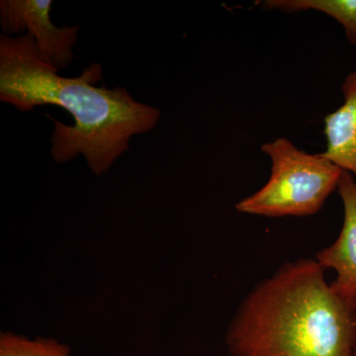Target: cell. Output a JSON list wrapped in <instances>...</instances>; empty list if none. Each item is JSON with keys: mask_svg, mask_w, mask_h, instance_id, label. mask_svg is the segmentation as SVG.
Here are the masks:
<instances>
[{"mask_svg": "<svg viewBox=\"0 0 356 356\" xmlns=\"http://www.w3.org/2000/svg\"><path fill=\"white\" fill-rule=\"evenodd\" d=\"M343 103L325 117V159L356 180V70L344 79Z\"/></svg>", "mask_w": 356, "mask_h": 356, "instance_id": "cell-6", "label": "cell"}, {"mask_svg": "<svg viewBox=\"0 0 356 356\" xmlns=\"http://www.w3.org/2000/svg\"><path fill=\"white\" fill-rule=\"evenodd\" d=\"M324 271L301 259L257 284L229 325L232 356H353V306Z\"/></svg>", "mask_w": 356, "mask_h": 356, "instance_id": "cell-2", "label": "cell"}, {"mask_svg": "<svg viewBox=\"0 0 356 356\" xmlns=\"http://www.w3.org/2000/svg\"><path fill=\"white\" fill-rule=\"evenodd\" d=\"M271 161L268 181L236 204L243 214L281 218L315 215L334 189L343 170L321 154L301 151L286 138L262 145Z\"/></svg>", "mask_w": 356, "mask_h": 356, "instance_id": "cell-3", "label": "cell"}, {"mask_svg": "<svg viewBox=\"0 0 356 356\" xmlns=\"http://www.w3.org/2000/svg\"><path fill=\"white\" fill-rule=\"evenodd\" d=\"M0 356H72V350L51 337L31 339L6 332L0 334Z\"/></svg>", "mask_w": 356, "mask_h": 356, "instance_id": "cell-8", "label": "cell"}, {"mask_svg": "<svg viewBox=\"0 0 356 356\" xmlns=\"http://www.w3.org/2000/svg\"><path fill=\"white\" fill-rule=\"evenodd\" d=\"M353 356H356V298L353 305Z\"/></svg>", "mask_w": 356, "mask_h": 356, "instance_id": "cell-9", "label": "cell"}, {"mask_svg": "<svg viewBox=\"0 0 356 356\" xmlns=\"http://www.w3.org/2000/svg\"><path fill=\"white\" fill-rule=\"evenodd\" d=\"M261 6L267 10L285 13L320 11L343 26L346 39L356 46V0H266Z\"/></svg>", "mask_w": 356, "mask_h": 356, "instance_id": "cell-7", "label": "cell"}, {"mask_svg": "<svg viewBox=\"0 0 356 356\" xmlns=\"http://www.w3.org/2000/svg\"><path fill=\"white\" fill-rule=\"evenodd\" d=\"M102 79L100 64L77 76H60L40 57L31 35H0V102L22 112L42 105L67 110L74 125L50 118L51 158L62 165L83 154L96 175L108 172L134 136L153 131L161 116V110L137 102L127 89L95 86Z\"/></svg>", "mask_w": 356, "mask_h": 356, "instance_id": "cell-1", "label": "cell"}, {"mask_svg": "<svg viewBox=\"0 0 356 356\" xmlns=\"http://www.w3.org/2000/svg\"><path fill=\"white\" fill-rule=\"evenodd\" d=\"M53 0H1L0 23L4 34L27 30L36 42L40 57L58 72L74 60L81 25L57 27L51 20Z\"/></svg>", "mask_w": 356, "mask_h": 356, "instance_id": "cell-4", "label": "cell"}, {"mask_svg": "<svg viewBox=\"0 0 356 356\" xmlns=\"http://www.w3.org/2000/svg\"><path fill=\"white\" fill-rule=\"evenodd\" d=\"M343 205V224L336 242L317 254L316 261L324 269L336 271L332 289L353 305L356 298V180L343 172L337 185Z\"/></svg>", "mask_w": 356, "mask_h": 356, "instance_id": "cell-5", "label": "cell"}]
</instances>
